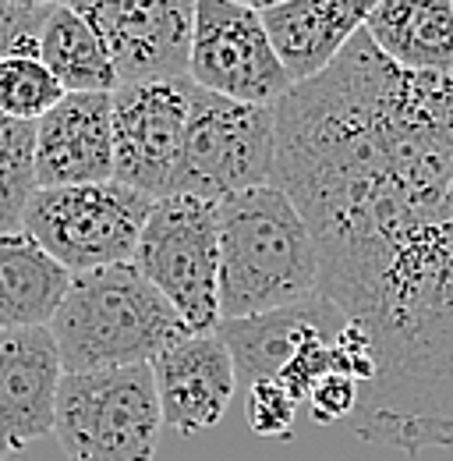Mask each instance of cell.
<instances>
[{
    "label": "cell",
    "mask_w": 453,
    "mask_h": 461,
    "mask_svg": "<svg viewBox=\"0 0 453 461\" xmlns=\"http://www.w3.org/2000/svg\"><path fill=\"white\" fill-rule=\"evenodd\" d=\"M273 114V181L315 238L319 291L376 362L351 433L453 447V71L396 68L361 29Z\"/></svg>",
    "instance_id": "cell-1"
},
{
    "label": "cell",
    "mask_w": 453,
    "mask_h": 461,
    "mask_svg": "<svg viewBox=\"0 0 453 461\" xmlns=\"http://www.w3.org/2000/svg\"><path fill=\"white\" fill-rule=\"evenodd\" d=\"M220 323L294 305L319 291V249L277 181L217 203Z\"/></svg>",
    "instance_id": "cell-2"
},
{
    "label": "cell",
    "mask_w": 453,
    "mask_h": 461,
    "mask_svg": "<svg viewBox=\"0 0 453 461\" xmlns=\"http://www.w3.org/2000/svg\"><path fill=\"white\" fill-rule=\"evenodd\" d=\"M47 327L64 373L146 366L170 341L191 334L131 259L71 274Z\"/></svg>",
    "instance_id": "cell-3"
},
{
    "label": "cell",
    "mask_w": 453,
    "mask_h": 461,
    "mask_svg": "<svg viewBox=\"0 0 453 461\" xmlns=\"http://www.w3.org/2000/svg\"><path fill=\"white\" fill-rule=\"evenodd\" d=\"M160 429L164 411L149 362L64 373L54 437L67 461H153Z\"/></svg>",
    "instance_id": "cell-4"
},
{
    "label": "cell",
    "mask_w": 453,
    "mask_h": 461,
    "mask_svg": "<svg viewBox=\"0 0 453 461\" xmlns=\"http://www.w3.org/2000/svg\"><path fill=\"white\" fill-rule=\"evenodd\" d=\"M131 263L173 305L191 334H213L220 327L217 203L181 192L156 199Z\"/></svg>",
    "instance_id": "cell-5"
},
{
    "label": "cell",
    "mask_w": 453,
    "mask_h": 461,
    "mask_svg": "<svg viewBox=\"0 0 453 461\" xmlns=\"http://www.w3.org/2000/svg\"><path fill=\"white\" fill-rule=\"evenodd\" d=\"M153 203V195L120 185L117 177L36 188L22 213V230L32 234L67 274H82L128 263Z\"/></svg>",
    "instance_id": "cell-6"
},
{
    "label": "cell",
    "mask_w": 453,
    "mask_h": 461,
    "mask_svg": "<svg viewBox=\"0 0 453 461\" xmlns=\"http://www.w3.org/2000/svg\"><path fill=\"white\" fill-rule=\"evenodd\" d=\"M277 160V114L262 104L226 100L191 89L184 146L173 174V195L220 203L241 188L273 181Z\"/></svg>",
    "instance_id": "cell-7"
},
{
    "label": "cell",
    "mask_w": 453,
    "mask_h": 461,
    "mask_svg": "<svg viewBox=\"0 0 453 461\" xmlns=\"http://www.w3.org/2000/svg\"><path fill=\"white\" fill-rule=\"evenodd\" d=\"M188 78L226 100L273 107L290 89L262 14L234 0H195Z\"/></svg>",
    "instance_id": "cell-8"
},
{
    "label": "cell",
    "mask_w": 453,
    "mask_h": 461,
    "mask_svg": "<svg viewBox=\"0 0 453 461\" xmlns=\"http://www.w3.org/2000/svg\"><path fill=\"white\" fill-rule=\"evenodd\" d=\"M195 82L146 78L120 82L111 93L113 177L153 199L173 195V174L184 146V124Z\"/></svg>",
    "instance_id": "cell-9"
},
{
    "label": "cell",
    "mask_w": 453,
    "mask_h": 461,
    "mask_svg": "<svg viewBox=\"0 0 453 461\" xmlns=\"http://www.w3.org/2000/svg\"><path fill=\"white\" fill-rule=\"evenodd\" d=\"M103 40L120 82L188 75L195 0H67Z\"/></svg>",
    "instance_id": "cell-10"
},
{
    "label": "cell",
    "mask_w": 453,
    "mask_h": 461,
    "mask_svg": "<svg viewBox=\"0 0 453 461\" xmlns=\"http://www.w3.org/2000/svg\"><path fill=\"white\" fill-rule=\"evenodd\" d=\"M164 426L181 437L213 429L226 415L237 391L234 358L224 338L213 334H181L164 351L149 358Z\"/></svg>",
    "instance_id": "cell-11"
},
{
    "label": "cell",
    "mask_w": 453,
    "mask_h": 461,
    "mask_svg": "<svg viewBox=\"0 0 453 461\" xmlns=\"http://www.w3.org/2000/svg\"><path fill=\"white\" fill-rule=\"evenodd\" d=\"M60 380L50 327L0 330V451L18 455L54 433Z\"/></svg>",
    "instance_id": "cell-12"
},
{
    "label": "cell",
    "mask_w": 453,
    "mask_h": 461,
    "mask_svg": "<svg viewBox=\"0 0 453 461\" xmlns=\"http://www.w3.org/2000/svg\"><path fill=\"white\" fill-rule=\"evenodd\" d=\"M36 188L113 177L111 93H64L36 121Z\"/></svg>",
    "instance_id": "cell-13"
},
{
    "label": "cell",
    "mask_w": 453,
    "mask_h": 461,
    "mask_svg": "<svg viewBox=\"0 0 453 461\" xmlns=\"http://www.w3.org/2000/svg\"><path fill=\"white\" fill-rule=\"evenodd\" d=\"M343 323L347 316L323 291H315L294 305H280L244 320H224L217 334L230 348L237 387H252L255 380H277L287 358L305 341L337 334Z\"/></svg>",
    "instance_id": "cell-14"
},
{
    "label": "cell",
    "mask_w": 453,
    "mask_h": 461,
    "mask_svg": "<svg viewBox=\"0 0 453 461\" xmlns=\"http://www.w3.org/2000/svg\"><path fill=\"white\" fill-rule=\"evenodd\" d=\"M376 4L379 0H283L259 11L290 86L326 71L365 29V18Z\"/></svg>",
    "instance_id": "cell-15"
},
{
    "label": "cell",
    "mask_w": 453,
    "mask_h": 461,
    "mask_svg": "<svg viewBox=\"0 0 453 461\" xmlns=\"http://www.w3.org/2000/svg\"><path fill=\"white\" fill-rule=\"evenodd\" d=\"M365 36L383 58L407 71H453L450 0H379L365 18Z\"/></svg>",
    "instance_id": "cell-16"
},
{
    "label": "cell",
    "mask_w": 453,
    "mask_h": 461,
    "mask_svg": "<svg viewBox=\"0 0 453 461\" xmlns=\"http://www.w3.org/2000/svg\"><path fill=\"white\" fill-rule=\"evenodd\" d=\"M71 274L22 228L0 230V330L47 327Z\"/></svg>",
    "instance_id": "cell-17"
},
{
    "label": "cell",
    "mask_w": 453,
    "mask_h": 461,
    "mask_svg": "<svg viewBox=\"0 0 453 461\" xmlns=\"http://www.w3.org/2000/svg\"><path fill=\"white\" fill-rule=\"evenodd\" d=\"M36 58L50 68V75L60 82L64 93H113L117 89V71H113L103 40L71 4L50 7L43 32H40Z\"/></svg>",
    "instance_id": "cell-18"
},
{
    "label": "cell",
    "mask_w": 453,
    "mask_h": 461,
    "mask_svg": "<svg viewBox=\"0 0 453 461\" xmlns=\"http://www.w3.org/2000/svg\"><path fill=\"white\" fill-rule=\"evenodd\" d=\"M36 124L0 114V230L22 228L36 192Z\"/></svg>",
    "instance_id": "cell-19"
},
{
    "label": "cell",
    "mask_w": 453,
    "mask_h": 461,
    "mask_svg": "<svg viewBox=\"0 0 453 461\" xmlns=\"http://www.w3.org/2000/svg\"><path fill=\"white\" fill-rule=\"evenodd\" d=\"M60 96V82L36 54L0 58V114L36 124Z\"/></svg>",
    "instance_id": "cell-20"
},
{
    "label": "cell",
    "mask_w": 453,
    "mask_h": 461,
    "mask_svg": "<svg viewBox=\"0 0 453 461\" xmlns=\"http://www.w3.org/2000/svg\"><path fill=\"white\" fill-rule=\"evenodd\" d=\"M248 426L259 437H277L287 440L294 429V415H298V402L287 394L280 380H255L248 387V404H244Z\"/></svg>",
    "instance_id": "cell-21"
},
{
    "label": "cell",
    "mask_w": 453,
    "mask_h": 461,
    "mask_svg": "<svg viewBox=\"0 0 453 461\" xmlns=\"http://www.w3.org/2000/svg\"><path fill=\"white\" fill-rule=\"evenodd\" d=\"M47 14L50 7H25L14 0H0V58L36 54Z\"/></svg>",
    "instance_id": "cell-22"
},
{
    "label": "cell",
    "mask_w": 453,
    "mask_h": 461,
    "mask_svg": "<svg viewBox=\"0 0 453 461\" xmlns=\"http://www.w3.org/2000/svg\"><path fill=\"white\" fill-rule=\"evenodd\" d=\"M354 402H358V384L351 376H326L312 394H308V411L315 422H340L354 411Z\"/></svg>",
    "instance_id": "cell-23"
},
{
    "label": "cell",
    "mask_w": 453,
    "mask_h": 461,
    "mask_svg": "<svg viewBox=\"0 0 453 461\" xmlns=\"http://www.w3.org/2000/svg\"><path fill=\"white\" fill-rule=\"evenodd\" d=\"M234 4H244V7H252V11H266V7L283 4V0H234Z\"/></svg>",
    "instance_id": "cell-24"
},
{
    "label": "cell",
    "mask_w": 453,
    "mask_h": 461,
    "mask_svg": "<svg viewBox=\"0 0 453 461\" xmlns=\"http://www.w3.org/2000/svg\"><path fill=\"white\" fill-rule=\"evenodd\" d=\"M14 4H25V7H54V4H67V0H14Z\"/></svg>",
    "instance_id": "cell-25"
},
{
    "label": "cell",
    "mask_w": 453,
    "mask_h": 461,
    "mask_svg": "<svg viewBox=\"0 0 453 461\" xmlns=\"http://www.w3.org/2000/svg\"><path fill=\"white\" fill-rule=\"evenodd\" d=\"M0 461H14V455H7V451H0Z\"/></svg>",
    "instance_id": "cell-26"
},
{
    "label": "cell",
    "mask_w": 453,
    "mask_h": 461,
    "mask_svg": "<svg viewBox=\"0 0 453 461\" xmlns=\"http://www.w3.org/2000/svg\"><path fill=\"white\" fill-rule=\"evenodd\" d=\"M450 4H453V0H450Z\"/></svg>",
    "instance_id": "cell-27"
}]
</instances>
